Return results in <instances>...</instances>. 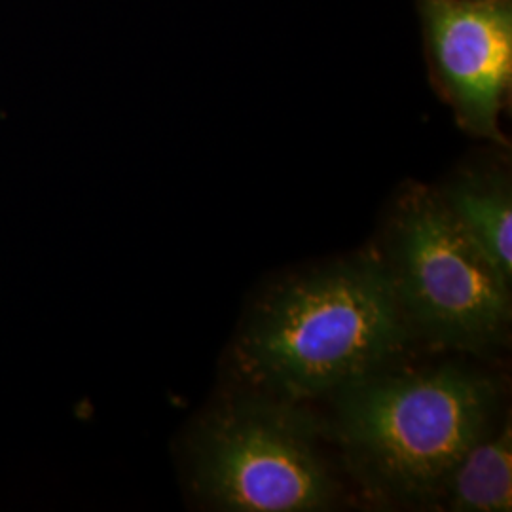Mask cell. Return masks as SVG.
<instances>
[{
  "label": "cell",
  "instance_id": "1",
  "mask_svg": "<svg viewBox=\"0 0 512 512\" xmlns=\"http://www.w3.org/2000/svg\"><path fill=\"white\" fill-rule=\"evenodd\" d=\"M406 323L387 264L355 256L272 287L232 363L251 391L298 404L380 372L403 351Z\"/></svg>",
  "mask_w": 512,
  "mask_h": 512
},
{
  "label": "cell",
  "instance_id": "2",
  "mask_svg": "<svg viewBox=\"0 0 512 512\" xmlns=\"http://www.w3.org/2000/svg\"><path fill=\"white\" fill-rule=\"evenodd\" d=\"M492 378L461 366L374 372L338 389L336 435L351 473L380 499L439 497L450 469L488 433Z\"/></svg>",
  "mask_w": 512,
  "mask_h": 512
},
{
  "label": "cell",
  "instance_id": "3",
  "mask_svg": "<svg viewBox=\"0 0 512 512\" xmlns=\"http://www.w3.org/2000/svg\"><path fill=\"white\" fill-rule=\"evenodd\" d=\"M401 310L444 346L482 351L511 325V285L463 232L442 194L412 184L395 203L389 262Z\"/></svg>",
  "mask_w": 512,
  "mask_h": 512
},
{
  "label": "cell",
  "instance_id": "4",
  "mask_svg": "<svg viewBox=\"0 0 512 512\" xmlns=\"http://www.w3.org/2000/svg\"><path fill=\"white\" fill-rule=\"evenodd\" d=\"M317 427L298 404L251 395L203 418L190 440L194 490L220 511L308 512L329 507L334 482Z\"/></svg>",
  "mask_w": 512,
  "mask_h": 512
},
{
  "label": "cell",
  "instance_id": "5",
  "mask_svg": "<svg viewBox=\"0 0 512 512\" xmlns=\"http://www.w3.org/2000/svg\"><path fill=\"white\" fill-rule=\"evenodd\" d=\"M435 88L459 126L505 145L499 118L512 84L511 0H418Z\"/></svg>",
  "mask_w": 512,
  "mask_h": 512
},
{
  "label": "cell",
  "instance_id": "6",
  "mask_svg": "<svg viewBox=\"0 0 512 512\" xmlns=\"http://www.w3.org/2000/svg\"><path fill=\"white\" fill-rule=\"evenodd\" d=\"M463 232L509 285L512 281V192L503 171L459 175L442 194Z\"/></svg>",
  "mask_w": 512,
  "mask_h": 512
},
{
  "label": "cell",
  "instance_id": "7",
  "mask_svg": "<svg viewBox=\"0 0 512 512\" xmlns=\"http://www.w3.org/2000/svg\"><path fill=\"white\" fill-rule=\"evenodd\" d=\"M448 509L459 512H509L512 509V431L488 433L456 461L440 494Z\"/></svg>",
  "mask_w": 512,
  "mask_h": 512
}]
</instances>
